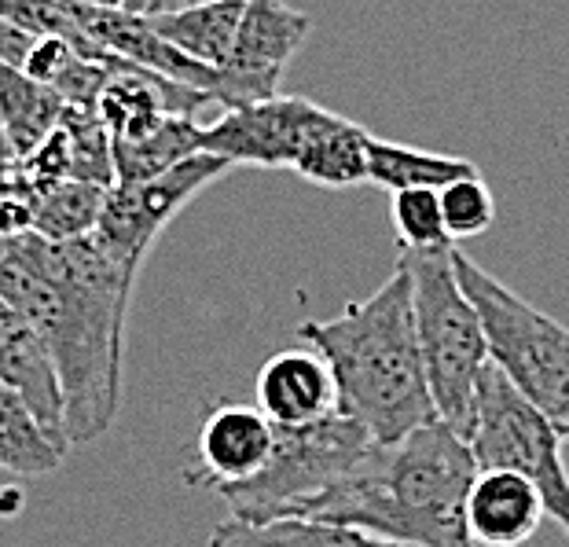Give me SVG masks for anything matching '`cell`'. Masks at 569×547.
Listing matches in <instances>:
<instances>
[{"label": "cell", "instance_id": "obj_30", "mask_svg": "<svg viewBox=\"0 0 569 547\" xmlns=\"http://www.w3.org/2000/svg\"><path fill=\"white\" fill-rule=\"evenodd\" d=\"M148 4H151V0H129L126 11H137V16H143V11H148Z\"/></svg>", "mask_w": 569, "mask_h": 547}, {"label": "cell", "instance_id": "obj_9", "mask_svg": "<svg viewBox=\"0 0 569 547\" xmlns=\"http://www.w3.org/2000/svg\"><path fill=\"white\" fill-rule=\"evenodd\" d=\"M331 115L306 96H272V100L232 107L199 129V151L224 158L228 166L290 169L295 173L312 132Z\"/></svg>", "mask_w": 569, "mask_h": 547}, {"label": "cell", "instance_id": "obj_23", "mask_svg": "<svg viewBox=\"0 0 569 547\" xmlns=\"http://www.w3.org/2000/svg\"><path fill=\"white\" fill-rule=\"evenodd\" d=\"M59 126H63L70 140V155H74V180L111 191L114 188V143L100 111H96V107H63Z\"/></svg>", "mask_w": 569, "mask_h": 547}, {"label": "cell", "instance_id": "obj_4", "mask_svg": "<svg viewBox=\"0 0 569 547\" xmlns=\"http://www.w3.org/2000/svg\"><path fill=\"white\" fill-rule=\"evenodd\" d=\"M452 250H408L401 253V269L411 279V312L433 408L441 422L470 441L478 382L489 368V342L475 301L459 287Z\"/></svg>", "mask_w": 569, "mask_h": 547}, {"label": "cell", "instance_id": "obj_21", "mask_svg": "<svg viewBox=\"0 0 569 547\" xmlns=\"http://www.w3.org/2000/svg\"><path fill=\"white\" fill-rule=\"evenodd\" d=\"M63 459L67 448L44 434L27 400L0 382V470L19 478H44L63 467Z\"/></svg>", "mask_w": 569, "mask_h": 547}, {"label": "cell", "instance_id": "obj_16", "mask_svg": "<svg viewBox=\"0 0 569 547\" xmlns=\"http://www.w3.org/2000/svg\"><path fill=\"white\" fill-rule=\"evenodd\" d=\"M247 0H210V4L162 11V16H148L159 38H166L184 56L199 59L206 67L224 70L228 59L236 52L239 22H243Z\"/></svg>", "mask_w": 569, "mask_h": 547}, {"label": "cell", "instance_id": "obj_1", "mask_svg": "<svg viewBox=\"0 0 569 547\" xmlns=\"http://www.w3.org/2000/svg\"><path fill=\"white\" fill-rule=\"evenodd\" d=\"M132 276L96 236L52 242L11 239L0 258V295L52 352L70 448L111 430L122 405V346Z\"/></svg>", "mask_w": 569, "mask_h": 547}, {"label": "cell", "instance_id": "obj_15", "mask_svg": "<svg viewBox=\"0 0 569 547\" xmlns=\"http://www.w3.org/2000/svg\"><path fill=\"white\" fill-rule=\"evenodd\" d=\"M210 547H405V544L371 537L365 529L338 526V521L287 515L269 521L224 518L210 533Z\"/></svg>", "mask_w": 569, "mask_h": 547}, {"label": "cell", "instance_id": "obj_17", "mask_svg": "<svg viewBox=\"0 0 569 547\" xmlns=\"http://www.w3.org/2000/svg\"><path fill=\"white\" fill-rule=\"evenodd\" d=\"M199 121L184 115H162L148 129L114 143V185H140V180L162 177L173 166L188 162L199 151Z\"/></svg>", "mask_w": 569, "mask_h": 547}, {"label": "cell", "instance_id": "obj_5", "mask_svg": "<svg viewBox=\"0 0 569 547\" xmlns=\"http://www.w3.org/2000/svg\"><path fill=\"white\" fill-rule=\"evenodd\" d=\"M459 287L475 301L486 327L489 360L507 375V382L540 408L562 437H569V327L537 309L492 272L452 250Z\"/></svg>", "mask_w": 569, "mask_h": 547}, {"label": "cell", "instance_id": "obj_12", "mask_svg": "<svg viewBox=\"0 0 569 547\" xmlns=\"http://www.w3.org/2000/svg\"><path fill=\"white\" fill-rule=\"evenodd\" d=\"M0 382L27 400V408L38 416L44 434L70 452L67 408L52 352H48L27 316L11 306L4 295H0Z\"/></svg>", "mask_w": 569, "mask_h": 547}, {"label": "cell", "instance_id": "obj_28", "mask_svg": "<svg viewBox=\"0 0 569 547\" xmlns=\"http://www.w3.org/2000/svg\"><path fill=\"white\" fill-rule=\"evenodd\" d=\"M70 4H89V8H126L129 0H70Z\"/></svg>", "mask_w": 569, "mask_h": 547}, {"label": "cell", "instance_id": "obj_11", "mask_svg": "<svg viewBox=\"0 0 569 547\" xmlns=\"http://www.w3.org/2000/svg\"><path fill=\"white\" fill-rule=\"evenodd\" d=\"M272 441H276V427L261 416L258 405L224 400L199 427L196 467L188 470V481L206 485L210 493L221 489V485L247 481L264 467V459L272 452Z\"/></svg>", "mask_w": 569, "mask_h": 547}, {"label": "cell", "instance_id": "obj_10", "mask_svg": "<svg viewBox=\"0 0 569 547\" xmlns=\"http://www.w3.org/2000/svg\"><path fill=\"white\" fill-rule=\"evenodd\" d=\"M309 30L312 19L306 11L290 8L287 0H247L236 52L224 70H232L258 103L272 100V96H280L283 70L301 52Z\"/></svg>", "mask_w": 569, "mask_h": 547}, {"label": "cell", "instance_id": "obj_26", "mask_svg": "<svg viewBox=\"0 0 569 547\" xmlns=\"http://www.w3.org/2000/svg\"><path fill=\"white\" fill-rule=\"evenodd\" d=\"M41 38H33V33H27L22 27H11V22L0 19V67H16L22 70V63L30 59L33 44H38Z\"/></svg>", "mask_w": 569, "mask_h": 547}, {"label": "cell", "instance_id": "obj_13", "mask_svg": "<svg viewBox=\"0 0 569 547\" xmlns=\"http://www.w3.org/2000/svg\"><path fill=\"white\" fill-rule=\"evenodd\" d=\"M258 408L272 427H309L338 411V386L317 349H283L258 371Z\"/></svg>", "mask_w": 569, "mask_h": 547}, {"label": "cell", "instance_id": "obj_27", "mask_svg": "<svg viewBox=\"0 0 569 547\" xmlns=\"http://www.w3.org/2000/svg\"><path fill=\"white\" fill-rule=\"evenodd\" d=\"M196 4H210V0H151L143 16H162V11H180V8H196Z\"/></svg>", "mask_w": 569, "mask_h": 547}, {"label": "cell", "instance_id": "obj_20", "mask_svg": "<svg viewBox=\"0 0 569 547\" xmlns=\"http://www.w3.org/2000/svg\"><path fill=\"white\" fill-rule=\"evenodd\" d=\"M475 173H478V166L459 155L405 148V143L379 140V137H371V148H368V185L386 188L390 196L411 191V188L441 191L445 185H452V180H463Z\"/></svg>", "mask_w": 569, "mask_h": 547}, {"label": "cell", "instance_id": "obj_8", "mask_svg": "<svg viewBox=\"0 0 569 547\" xmlns=\"http://www.w3.org/2000/svg\"><path fill=\"white\" fill-rule=\"evenodd\" d=\"M224 158L196 155L188 162L173 166L162 177L140 180V185H114L107 191L103 217L96 225V242L111 253L118 265L137 276L151 242L162 236V228L184 210V206L228 173Z\"/></svg>", "mask_w": 569, "mask_h": 547}, {"label": "cell", "instance_id": "obj_22", "mask_svg": "<svg viewBox=\"0 0 569 547\" xmlns=\"http://www.w3.org/2000/svg\"><path fill=\"white\" fill-rule=\"evenodd\" d=\"M107 188L84 185V180H63V185L48 188L38 206V221H33V236L70 242L89 239L103 217Z\"/></svg>", "mask_w": 569, "mask_h": 547}, {"label": "cell", "instance_id": "obj_18", "mask_svg": "<svg viewBox=\"0 0 569 547\" xmlns=\"http://www.w3.org/2000/svg\"><path fill=\"white\" fill-rule=\"evenodd\" d=\"M368 148H371V132L331 111L306 143L295 173L320 188L368 185Z\"/></svg>", "mask_w": 569, "mask_h": 547}, {"label": "cell", "instance_id": "obj_14", "mask_svg": "<svg viewBox=\"0 0 569 547\" xmlns=\"http://www.w3.org/2000/svg\"><path fill=\"white\" fill-rule=\"evenodd\" d=\"M548 515L537 485L511 470H478L467 496V529L481 547H522Z\"/></svg>", "mask_w": 569, "mask_h": 547}, {"label": "cell", "instance_id": "obj_24", "mask_svg": "<svg viewBox=\"0 0 569 547\" xmlns=\"http://www.w3.org/2000/svg\"><path fill=\"white\" fill-rule=\"evenodd\" d=\"M390 213H393V228H397V242H401V253L456 247V242L448 239V232H445L441 196L433 188L397 191L393 202H390Z\"/></svg>", "mask_w": 569, "mask_h": 547}, {"label": "cell", "instance_id": "obj_3", "mask_svg": "<svg viewBox=\"0 0 569 547\" xmlns=\"http://www.w3.org/2000/svg\"><path fill=\"white\" fill-rule=\"evenodd\" d=\"M298 338L327 360L338 386V411L357 419L382 448L438 422L427 371H422L411 279L393 276L331 320H306Z\"/></svg>", "mask_w": 569, "mask_h": 547}, {"label": "cell", "instance_id": "obj_7", "mask_svg": "<svg viewBox=\"0 0 569 547\" xmlns=\"http://www.w3.org/2000/svg\"><path fill=\"white\" fill-rule=\"evenodd\" d=\"M562 441L559 427L540 408H532L489 360L478 382L470 452L481 470H511L537 485L548 515L569 537V470L562 464Z\"/></svg>", "mask_w": 569, "mask_h": 547}, {"label": "cell", "instance_id": "obj_25", "mask_svg": "<svg viewBox=\"0 0 569 547\" xmlns=\"http://www.w3.org/2000/svg\"><path fill=\"white\" fill-rule=\"evenodd\" d=\"M438 196H441L445 232L452 242L486 236L496 225V196L486 180H481V173L452 180V185H445Z\"/></svg>", "mask_w": 569, "mask_h": 547}, {"label": "cell", "instance_id": "obj_29", "mask_svg": "<svg viewBox=\"0 0 569 547\" xmlns=\"http://www.w3.org/2000/svg\"><path fill=\"white\" fill-rule=\"evenodd\" d=\"M8 162H16V155H11L8 140H4V129H0V166H8Z\"/></svg>", "mask_w": 569, "mask_h": 547}, {"label": "cell", "instance_id": "obj_2", "mask_svg": "<svg viewBox=\"0 0 569 547\" xmlns=\"http://www.w3.org/2000/svg\"><path fill=\"white\" fill-rule=\"evenodd\" d=\"M478 470L467 437L438 419L405 441L379 445L346 481L295 515L353 526L405 547H478L467 529V496Z\"/></svg>", "mask_w": 569, "mask_h": 547}, {"label": "cell", "instance_id": "obj_6", "mask_svg": "<svg viewBox=\"0 0 569 547\" xmlns=\"http://www.w3.org/2000/svg\"><path fill=\"white\" fill-rule=\"evenodd\" d=\"M375 448H379V441L342 411H335V416L320 422H309V427H276V441L264 467L253 478L221 485L213 493L228 504L232 518H287L301 504L317 500L327 489H335L338 481H346Z\"/></svg>", "mask_w": 569, "mask_h": 547}, {"label": "cell", "instance_id": "obj_19", "mask_svg": "<svg viewBox=\"0 0 569 547\" xmlns=\"http://www.w3.org/2000/svg\"><path fill=\"white\" fill-rule=\"evenodd\" d=\"M63 100L16 67H0V129L16 158H30L59 129Z\"/></svg>", "mask_w": 569, "mask_h": 547}]
</instances>
